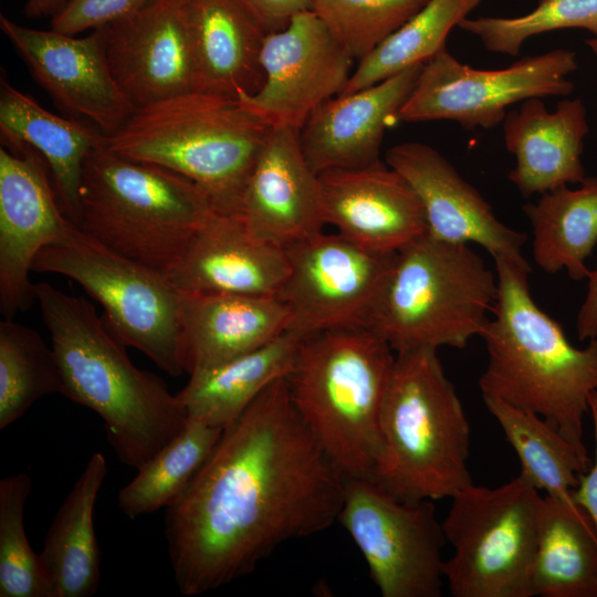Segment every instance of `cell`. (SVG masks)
<instances>
[{
    "label": "cell",
    "mask_w": 597,
    "mask_h": 597,
    "mask_svg": "<svg viewBox=\"0 0 597 597\" xmlns=\"http://www.w3.org/2000/svg\"><path fill=\"white\" fill-rule=\"evenodd\" d=\"M345 475L295 410L282 377L229 426L187 489L165 509L182 596L252 573L283 543L337 521Z\"/></svg>",
    "instance_id": "1"
},
{
    "label": "cell",
    "mask_w": 597,
    "mask_h": 597,
    "mask_svg": "<svg viewBox=\"0 0 597 597\" xmlns=\"http://www.w3.org/2000/svg\"><path fill=\"white\" fill-rule=\"evenodd\" d=\"M35 300L62 377V395L104 422L108 444L139 470L188 422L178 395L137 368L90 301L35 283Z\"/></svg>",
    "instance_id": "2"
},
{
    "label": "cell",
    "mask_w": 597,
    "mask_h": 597,
    "mask_svg": "<svg viewBox=\"0 0 597 597\" xmlns=\"http://www.w3.org/2000/svg\"><path fill=\"white\" fill-rule=\"evenodd\" d=\"M498 295L481 336L488 365L482 397L542 417L580 452L589 397L597 390V337L575 347L534 301L527 261L494 260Z\"/></svg>",
    "instance_id": "3"
},
{
    "label": "cell",
    "mask_w": 597,
    "mask_h": 597,
    "mask_svg": "<svg viewBox=\"0 0 597 597\" xmlns=\"http://www.w3.org/2000/svg\"><path fill=\"white\" fill-rule=\"evenodd\" d=\"M271 129L235 98L191 92L135 108L104 142L116 155L184 176L220 214L239 220Z\"/></svg>",
    "instance_id": "4"
},
{
    "label": "cell",
    "mask_w": 597,
    "mask_h": 597,
    "mask_svg": "<svg viewBox=\"0 0 597 597\" xmlns=\"http://www.w3.org/2000/svg\"><path fill=\"white\" fill-rule=\"evenodd\" d=\"M371 479L404 502L452 498L472 484L470 423L437 348L398 352L380 411Z\"/></svg>",
    "instance_id": "5"
},
{
    "label": "cell",
    "mask_w": 597,
    "mask_h": 597,
    "mask_svg": "<svg viewBox=\"0 0 597 597\" xmlns=\"http://www.w3.org/2000/svg\"><path fill=\"white\" fill-rule=\"evenodd\" d=\"M392 352L368 328L318 332L302 338L285 377L295 410L345 476L371 478L380 455Z\"/></svg>",
    "instance_id": "6"
},
{
    "label": "cell",
    "mask_w": 597,
    "mask_h": 597,
    "mask_svg": "<svg viewBox=\"0 0 597 597\" xmlns=\"http://www.w3.org/2000/svg\"><path fill=\"white\" fill-rule=\"evenodd\" d=\"M80 201L81 230L165 274L197 234L222 216L189 179L116 155L104 139L84 161Z\"/></svg>",
    "instance_id": "7"
},
{
    "label": "cell",
    "mask_w": 597,
    "mask_h": 597,
    "mask_svg": "<svg viewBox=\"0 0 597 597\" xmlns=\"http://www.w3.org/2000/svg\"><path fill=\"white\" fill-rule=\"evenodd\" d=\"M496 295V273L470 244L426 233L397 252L369 329L396 353L464 348L481 336Z\"/></svg>",
    "instance_id": "8"
},
{
    "label": "cell",
    "mask_w": 597,
    "mask_h": 597,
    "mask_svg": "<svg viewBox=\"0 0 597 597\" xmlns=\"http://www.w3.org/2000/svg\"><path fill=\"white\" fill-rule=\"evenodd\" d=\"M32 271L72 279L102 305L121 343L169 376L186 373L180 293L164 272L119 254L78 227L44 247Z\"/></svg>",
    "instance_id": "9"
},
{
    "label": "cell",
    "mask_w": 597,
    "mask_h": 597,
    "mask_svg": "<svg viewBox=\"0 0 597 597\" xmlns=\"http://www.w3.org/2000/svg\"><path fill=\"white\" fill-rule=\"evenodd\" d=\"M442 522L453 555L443 576L453 597H531L544 496L522 474L452 498Z\"/></svg>",
    "instance_id": "10"
},
{
    "label": "cell",
    "mask_w": 597,
    "mask_h": 597,
    "mask_svg": "<svg viewBox=\"0 0 597 597\" xmlns=\"http://www.w3.org/2000/svg\"><path fill=\"white\" fill-rule=\"evenodd\" d=\"M337 521L383 597H440L447 543L432 501L404 502L371 478L345 476Z\"/></svg>",
    "instance_id": "11"
},
{
    "label": "cell",
    "mask_w": 597,
    "mask_h": 597,
    "mask_svg": "<svg viewBox=\"0 0 597 597\" xmlns=\"http://www.w3.org/2000/svg\"><path fill=\"white\" fill-rule=\"evenodd\" d=\"M577 67L575 52L567 49L525 56L500 70L473 69L444 50L422 65L397 119H446L465 129H489L504 121L512 104L570 94L568 75Z\"/></svg>",
    "instance_id": "12"
},
{
    "label": "cell",
    "mask_w": 597,
    "mask_h": 597,
    "mask_svg": "<svg viewBox=\"0 0 597 597\" xmlns=\"http://www.w3.org/2000/svg\"><path fill=\"white\" fill-rule=\"evenodd\" d=\"M287 276L277 293L291 314L287 332L301 337L368 328L397 252L362 247L339 233L316 234L285 249Z\"/></svg>",
    "instance_id": "13"
},
{
    "label": "cell",
    "mask_w": 597,
    "mask_h": 597,
    "mask_svg": "<svg viewBox=\"0 0 597 597\" xmlns=\"http://www.w3.org/2000/svg\"><path fill=\"white\" fill-rule=\"evenodd\" d=\"M354 59L311 10L289 27L266 34L261 51L262 87L240 93L239 103L270 128L300 132L311 114L341 94Z\"/></svg>",
    "instance_id": "14"
},
{
    "label": "cell",
    "mask_w": 597,
    "mask_h": 597,
    "mask_svg": "<svg viewBox=\"0 0 597 597\" xmlns=\"http://www.w3.org/2000/svg\"><path fill=\"white\" fill-rule=\"evenodd\" d=\"M74 227L57 201L43 158L25 146L0 148V312L13 320L36 302V254Z\"/></svg>",
    "instance_id": "15"
},
{
    "label": "cell",
    "mask_w": 597,
    "mask_h": 597,
    "mask_svg": "<svg viewBox=\"0 0 597 597\" xmlns=\"http://www.w3.org/2000/svg\"><path fill=\"white\" fill-rule=\"evenodd\" d=\"M98 30L113 76L135 108L199 92L189 0H151Z\"/></svg>",
    "instance_id": "16"
},
{
    "label": "cell",
    "mask_w": 597,
    "mask_h": 597,
    "mask_svg": "<svg viewBox=\"0 0 597 597\" xmlns=\"http://www.w3.org/2000/svg\"><path fill=\"white\" fill-rule=\"evenodd\" d=\"M0 28L55 104L115 133L135 107L115 81L98 29L85 38L28 28L0 14Z\"/></svg>",
    "instance_id": "17"
},
{
    "label": "cell",
    "mask_w": 597,
    "mask_h": 597,
    "mask_svg": "<svg viewBox=\"0 0 597 597\" xmlns=\"http://www.w3.org/2000/svg\"><path fill=\"white\" fill-rule=\"evenodd\" d=\"M385 163L416 191L431 238L478 244L493 260L526 261L522 255L526 234L501 222L481 193L433 147L400 143L387 150Z\"/></svg>",
    "instance_id": "18"
},
{
    "label": "cell",
    "mask_w": 597,
    "mask_h": 597,
    "mask_svg": "<svg viewBox=\"0 0 597 597\" xmlns=\"http://www.w3.org/2000/svg\"><path fill=\"white\" fill-rule=\"evenodd\" d=\"M324 219L346 239L398 252L427 233L422 205L410 184L386 163L318 175Z\"/></svg>",
    "instance_id": "19"
},
{
    "label": "cell",
    "mask_w": 597,
    "mask_h": 597,
    "mask_svg": "<svg viewBox=\"0 0 597 597\" xmlns=\"http://www.w3.org/2000/svg\"><path fill=\"white\" fill-rule=\"evenodd\" d=\"M239 221L272 245H291L323 232L318 175L306 163L298 132L272 128L250 176Z\"/></svg>",
    "instance_id": "20"
},
{
    "label": "cell",
    "mask_w": 597,
    "mask_h": 597,
    "mask_svg": "<svg viewBox=\"0 0 597 597\" xmlns=\"http://www.w3.org/2000/svg\"><path fill=\"white\" fill-rule=\"evenodd\" d=\"M422 65L320 105L298 132L310 168L320 175L380 160L386 128L411 94Z\"/></svg>",
    "instance_id": "21"
},
{
    "label": "cell",
    "mask_w": 597,
    "mask_h": 597,
    "mask_svg": "<svg viewBox=\"0 0 597 597\" xmlns=\"http://www.w3.org/2000/svg\"><path fill=\"white\" fill-rule=\"evenodd\" d=\"M503 123L505 147L516 159L509 179L523 197L586 178L582 154L589 126L582 100H563L551 112L542 98H527Z\"/></svg>",
    "instance_id": "22"
},
{
    "label": "cell",
    "mask_w": 597,
    "mask_h": 597,
    "mask_svg": "<svg viewBox=\"0 0 597 597\" xmlns=\"http://www.w3.org/2000/svg\"><path fill=\"white\" fill-rule=\"evenodd\" d=\"M179 293L188 375L258 349L290 325V310L277 296Z\"/></svg>",
    "instance_id": "23"
},
{
    "label": "cell",
    "mask_w": 597,
    "mask_h": 597,
    "mask_svg": "<svg viewBox=\"0 0 597 597\" xmlns=\"http://www.w3.org/2000/svg\"><path fill=\"white\" fill-rule=\"evenodd\" d=\"M289 273L284 249L220 216L197 234L166 274L179 292L276 296Z\"/></svg>",
    "instance_id": "24"
},
{
    "label": "cell",
    "mask_w": 597,
    "mask_h": 597,
    "mask_svg": "<svg viewBox=\"0 0 597 597\" xmlns=\"http://www.w3.org/2000/svg\"><path fill=\"white\" fill-rule=\"evenodd\" d=\"M0 132L2 146H25L43 158L61 209L80 228L84 161L103 142L104 134L82 121L63 118L46 111L11 85L3 72L0 77Z\"/></svg>",
    "instance_id": "25"
},
{
    "label": "cell",
    "mask_w": 597,
    "mask_h": 597,
    "mask_svg": "<svg viewBox=\"0 0 597 597\" xmlns=\"http://www.w3.org/2000/svg\"><path fill=\"white\" fill-rule=\"evenodd\" d=\"M199 92L238 98L263 85L264 31L238 0H189Z\"/></svg>",
    "instance_id": "26"
},
{
    "label": "cell",
    "mask_w": 597,
    "mask_h": 597,
    "mask_svg": "<svg viewBox=\"0 0 597 597\" xmlns=\"http://www.w3.org/2000/svg\"><path fill=\"white\" fill-rule=\"evenodd\" d=\"M107 474L106 458L95 452L59 507L41 557L54 597H92L101 584L94 507Z\"/></svg>",
    "instance_id": "27"
},
{
    "label": "cell",
    "mask_w": 597,
    "mask_h": 597,
    "mask_svg": "<svg viewBox=\"0 0 597 597\" xmlns=\"http://www.w3.org/2000/svg\"><path fill=\"white\" fill-rule=\"evenodd\" d=\"M302 338L286 331L258 349L189 375L177 394L188 419L224 429L270 384L287 376Z\"/></svg>",
    "instance_id": "28"
},
{
    "label": "cell",
    "mask_w": 597,
    "mask_h": 597,
    "mask_svg": "<svg viewBox=\"0 0 597 597\" xmlns=\"http://www.w3.org/2000/svg\"><path fill=\"white\" fill-rule=\"evenodd\" d=\"M531 597H597V534L574 502L544 496Z\"/></svg>",
    "instance_id": "29"
},
{
    "label": "cell",
    "mask_w": 597,
    "mask_h": 597,
    "mask_svg": "<svg viewBox=\"0 0 597 597\" xmlns=\"http://www.w3.org/2000/svg\"><path fill=\"white\" fill-rule=\"evenodd\" d=\"M523 211L532 226L535 263L546 273L566 270L574 281L587 279L586 260L597 244V177H586L575 189L542 193Z\"/></svg>",
    "instance_id": "30"
},
{
    "label": "cell",
    "mask_w": 597,
    "mask_h": 597,
    "mask_svg": "<svg viewBox=\"0 0 597 597\" xmlns=\"http://www.w3.org/2000/svg\"><path fill=\"white\" fill-rule=\"evenodd\" d=\"M482 399L517 454L520 474L547 496L572 500L579 474L589 469L588 454L580 452L542 417L496 398Z\"/></svg>",
    "instance_id": "31"
},
{
    "label": "cell",
    "mask_w": 597,
    "mask_h": 597,
    "mask_svg": "<svg viewBox=\"0 0 597 597\" xmlns=\"http://www.w3.org/2000/svg\"><path fill=\"white\" fill-rule=\"evenodd\" d=\"M481 0H429L427 4L358 62L339 95H347L408 69L423 65L446 50L450 31Z\"/></svg>",
    "instance_id": "32"
},
{
    "label": "cell",
    "mask_w": 597,
    "mask_h": 597,
    "mask_svg": "<svg viewBox=\"0 0 597 597\" xmlns=\"http://www.w3.org/2000/svg\"><path fill=\"white\" fill-rule=\"evenodd\" d=\"M222 432V428L188 419L184 429L119 490V510L134 520L167 509L198 474Z\"/></svg>",
    "instance_id": "33"
},
{
    "label": "cell",
    "mask_w": 597,
    "mask_h": 597,
    "mask_svg": "<svg viewBox=\"0 0 597 597\" xmlns=\"http://www.w3.org/2000/svg\"><path fill=\"white\" fill-rule=\"evenodd\" d=\"M62 392L52 346L33 328L0 322V430L19 420L40 398Z\"/></svg>",
    "instance_id": "34"
},
{
    "label": "cell",
    "mask_w": 597,
    "mask_h": 597,
    "mask_svg": "<svg viewBox=\"0 0 597 597\" xmlns=\"http://www.w3.org/2000/svg\"><path fill=\"white\" fill-rule=\"evenodd\" d=\"M31 490L25 472L0 480V597H54L41 554L32 549L24 528Z\"/></svg>",
    "instance_id": "35"
},
{
    "label": "cell",
    "mask_w": 597,
    "mask_h": 597,
    "mask_svg": "<svg viewBox=\"0 0 597 597\" xmlns=\"http://www.w3.org/2000/svg\"><path fill=\"white\" fill-rule=\"evenodd\" d=\"M429 0H312V11L355 60L367 56Z\"/></svg>",
    "instance_id": "36"
},
{
    "label": "cell",
    "mask_w": 597,
    "mask_h": 597,
    "mask_svg": "<svg viewBox=\"0 0 597 597\" xmlns=\"http://www.w3.org/2000/svg\"><path fill=\"white\" fill-rule=\"evenodd\" d=\"M491 52L516 56L531 36L559 29H585L597 36V0H540L531 12L515 18H464L459 24Z\"/></svg>",
    "instance_id": "37"
},
{
    "label": "cell",
    "mask_w": 597,
    "mask_h": 597,
    "mask_svg": "<svg viewBox=\"0 0 597 597\" xmlns=\"http://www.w3.org/2000/svg\"><path fill=\"white\" fill-rule=\"evenodd\" d=\"M151 0H69L52 17L51 29L75 35L85 30H96L121 20L145 7Z\"/></svg>",
    "instance_id": "38"
},
{
    "label": "cell",
    "mask_w": 597,
    "mask_h": 597,
    "mask_svg": "<svg viewBox=\"0 0 597 597\" xmlns=\"http://www.w3.org/2000/svg\"><path fill=\"white\" fill-rule=\"evenodd\" d=\"M265 34L280 32L300 13L312 10V0H238Z\"/></svg>",
    "instance_id": "39"
},
{
    "label": "cell",
    "mask_w": 597,
    "mask_h": 597,
    "mask_svg": "<svg viewBox=\"0 0 597 597\" xmlns=\"http://www.w3.org/2000/svg\"><path fill=\"white\" fill-rule=\"evenodd\" d=\"M589 415L594 427L595 458L591 467L579 474L572 498L588 514L597 534V390L589 397Z\"/></svg>",
    "instance_id": "40"
},
{
    "label": "cell",
    "mask_w": 597,
    "mask_h": 597,
    "mask_svg": "<svg viewBox=\"0 0 597 597\" xmlns=\"http://www.w3.org/2000/svg\"><path fill=\"white\" fill-rule=\"evenodd\" d=\"M587 280V293L576 318L579 341L597 337V269L589 272Z\"/></svg>",
    "instance_id": "41"
},
{
    "label": "cell",
    "mask_w": 597,
    "mask_h": 597,
    "mask_svg": "<svg viewBox=\"0 0 597 597\" xmlns=\"http://www.w3.org/2000/svg\"><path fill=\"white\" fill-rule=\"evenodd\" d=\"M69 0H28L24 6V14L29 18L54 17Z\"/></svg>",
    "instance_id": "42"
},
{
    "label": "cell",
    "mask_w": 597,
    "mask_h": 597,
    "mask_svg": "<svg viewBox=\"0 0 597 597\" xmlns=\"http://www.w3.org/2000/svg\"><path fill=\"white\" fill-rule=\"evenodd\" d=\"M586 44L590 48V50L597 54V36L593 38V39H588L586 41Z\"/></svg>",
    "instance_id": "43"
}]
</instances>
